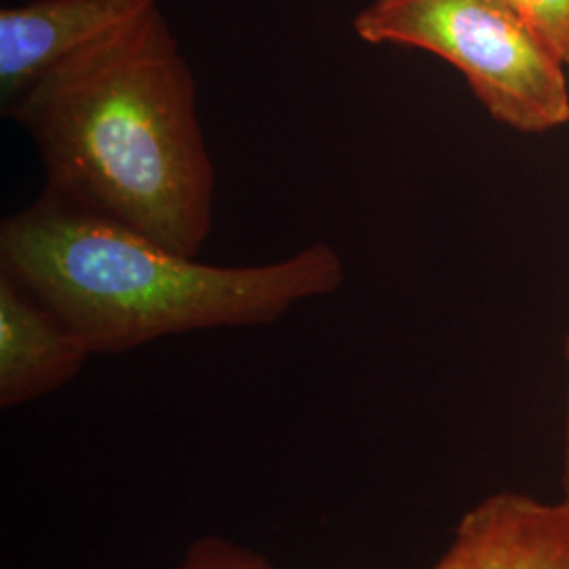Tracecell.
<instances>
[{"mask_svg": "<svg viewBox=\"0 0 569 569\" xmlns=\"http://www.w3.org/2000/svg\"><path fill=\"white\" fill-rule=\"evenodd\" d=\"M176 569H274L256 550L244 549L220 536H204L186 550Z\"/></svg>", "mask_w": 569, "mask_h": 569, "instance_id": "8", "label": "cell"}, {"mask_svg": "<svg viewBox=\"0 0 569 569\" xmlns=\"http://www.w3.org/2000/svg\"><path fill=\"white\" fill-rule=\"evenodd\" d=\"M91 355L79 333L0 268V407L23 406L66 387Z\"/></svg>", "mask_w": 569, "mask_h": 569, "instance_id": "6", "label": "cell"}, {"mask_svg": "<svg viewBox=\"0 0 569 569\" xmlns=\"http://www.w3.org/2000/svg\"><path fill=\"white\" fill-rule=\"evenodd\" d=\"M369 44L451 63L493 121L521 133L569 124V68L500 0H373L355 18Z\"/></svg>", "mask_w": 569, "mask_h": 569, "instance_id": "3", "label": "cell"}, {"mask_svg": "<svg viewBox=\"0 0 569 569\" xmlns=\"http://www.w3.org/2000/svg\"><path fill=\"white\" fill-rule=\"evenodd\" d=\"M159 4L161 0H30L0 9L2 110L61 61Z\"/></svg>", "mask_w": 569, "mask_h": 569, "instance_id": "4", "label": "cell"}, {"mask_svg": "<svg viewBox=\"0 0 569 569\" xmlns=\"http://www.w3.org/2000/svg\"><path fill=\"white\" fill-rule=\"evenodd\" d=\"M4 114L30 133L47 192L197 258L216 169L197 81L161 4L34 82Z\"/></svg>", "mask_w": 569, "mask_h": 569, "instance_id": "1", "label": "cell"}, {"mask_svg": "<svg viewBox=\"0 0 569 569\" xmlns=\"http://www.w3.org/2000/svg\"><path fill=\"white\" fill-rule=\"evenodd\" d=\"M563 355H566V363H568L569 373V327L566 331V345H563ZM561 507L566 509L569 517V382L568 399H566V428H563V468H561Z\"/></svg>", "mask_w": 569, "mask_h": 569, "instance_id": "9", "label": "cell"}, {"mask_svg": "<svg viewBox=\"0 0 569 569\" xmlns=\"http://www.w3.org/2000/svg\"><path fill=\"white\" fill-rule=\"evenodd\" d=\"M549 42L569 68V0H500Z\"/></svg>", "mask_w": 569, "mask_h": 569, "instance_id": "7", "label": "cell"}, {"mask_svg": "<svg viewBox=\"0 0 569 569\" xmlns=\"http://www.w3.org/2000/svg\"><path fill=\"white\" fill-rule=\"evenodd\" d=\"M428 569H569V517L561 502L498 491L460 519Z\"/></svg>", "mask_w": 569, "mask_h": 569, "instance_id": "5", "label": "cell"}, {"mask_svg": "<svg viewBox=\"0 0 569 569\" xmlns=\"http://www.w3.org/2000/svg\"><path fill=\"white\" fill-rule=\"evenodd\" d=\"M0 268L79 333L91 355L188 331L274 323L346 281L345 260L329 243L272 264H203L47 190L2 220Z\"/></svg>", "mask_w": 569, "mask_h": 569, "instance_id": "2", "label": "cell"}]
</instances>
